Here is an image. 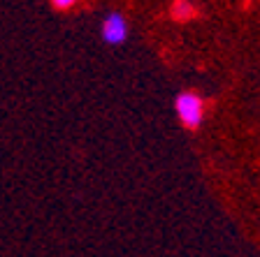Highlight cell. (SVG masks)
Instances as JSON below:
<instances>
[{"instance_id": "obj_1", "label": "cell", "mask_w": 260, "mask_h": 257, "mask_svg": "<svg viewBox=\"0 0 260 257\" xmlns=\"http://www.w3.org/2000/svg\"><path fill=\"white\" fill-rule=\"evenodd\" d=\"M174 112L186 130H198L207 116V102L195 91H181L174 97Z\"/></svg>"}, {"instance_id": "obj_2", "label": "cell", "mask_w": 260, "mask_h": 257, "mask_svg": "<svg viewBox=\"0 0 260 257\" xmlns=\"http://www.w3.org/2000/svg\"><path fill=\"white\" fill-rule=\"evenodd\" d=\"M128 35H130L128 19L121 12H107L103 23H100V38H103V42L109 44V47H121V44L128 42Z\"/></svg>"}, {"instance_id": "obj_3", "label": "cell", "mask_w": 260, "mask_h": 257, "mask_svg": "<svg viewBox=\"0 0 260 257\" xmlns=\"http://www.w3.org/2000/svg\"><path fill=\"white\" fill-rule=\"evenodd\" d=\"M170 16H172L174 21H193L195 16H198V7L190 3V0H172V5H170Z\"/></svg>"}, {"instance_id": "obj_4", "label": "cell", "mask_w": 260, "mask_h": 257, "mask_svg": "<svg viewBox=\"0 0 260 257\" xmlns=\"http://www.w3.org/2000/svg\"><path fill=\"white\" fill-rule=\"evenodd\" d=\"M49 3H51V7L58 12H70L79 5V0H49Z\"/></svg>"}]
</instances>
